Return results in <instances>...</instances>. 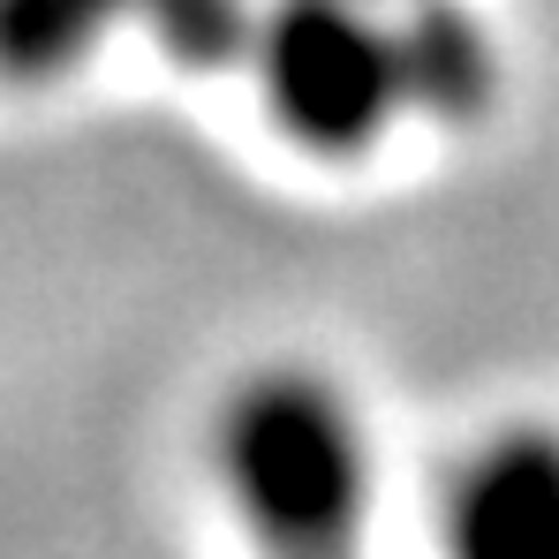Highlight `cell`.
Returning <instances> with one entry per match:
<instances>
[{
    "label": "cell",
    "mask_w": 559,
    "mask_h": 559,
    "mask_svg": "<svg viewBox=\"0 0 559 559\" xmlns=\"http://www.w3.org/2000/svg\"><path fill=\"white\" fill-rule=\"evenodd\" d=\"M144 31L182 69H227L235 53H258V8L250 0H136Z\"/></svg>",
    "instance_id": "6"
},
{
    "label": "cell",
    "mask_w": 559,
    "mask_h": 559,
    "mask_svg": "<svg viewBox=\"0 0 559 559\" xmlns=\"http://www.w3.org/2000/svg\"><path fill=\"white\" fill-rule=\"evenodd\" d=\"M219 476L242 522L280 552L348 545L364 522V439L356 416L302 371L250 378L219 408Z\"/></svg>",
    "instance_id": "1"
},
{
    "label": "cell",
    "mask_w": 559,
    "mask_h": 559,
    "mask_svg": "<svg viewBox=\"0 0 559 559\" xmlns=\"http://www.w3.org/2000/svg\"><path fill=\"white\" fill-rule=\"evenodd\" d=\"M393 46H401L408 106H424L439 121H468L499 92V53H491L484 23L462 0H408L401 23H393Z\"/></svg>",
    "instance_id": "4"
},
{
    "label": "cell",
    "mask_w": 559,
    "mask_h": 559,
    "mask_svg": "<svg viewBox=\"0 0 559 559\" xmlns=\"http://www.w3.org/2000/svg\"><path fill=\"white\" fill-rule=\"evenodd\" d=\"M447 545L476 559L559 552V431H499L447 484Z\"/></svg>",
    "instance_id": "3"
},
{
    "label": "cell",
    "mask_w": 559,
    "mask_h": 559,
    "mask_svg": "<svg viewBox=\"0 0 559 559\" xmlns=\"http://www.w3.org/2000/svg\"><path fill=\"white\" fill-rule=\"evenodd\" d=\"M258 84L273 121L310 152H371L378 129L408 106L393 23L364 0H273L258 23Z\"/></svg>",
    "instance_id": "2"
},
{
    "label": "cell",
    "mask_w": 559,
    "mask_h": 559,
    "mask_svg": "<svg viewBox=\"0 0 559 559\" xmlns=\"http://www.w3.org/2000/svg\"><path fill=\"white\" fill-rule=\"evenodd\" d=\"M136 0H0V76L8 84H46L69 61H84L98 31L129 15Z\"/></svg>",
    "instance_id": "5"
}]
</instances>
